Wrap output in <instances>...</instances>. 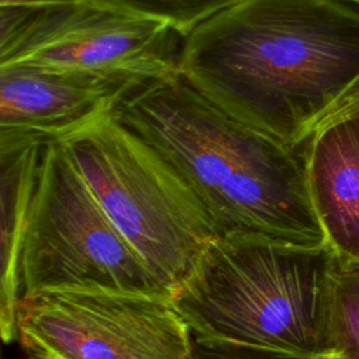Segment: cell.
Wrapping results in <instances>:
<instances>
[{"mask_svg": "<svg viewBox=\"0 0 359 359\" xmlns=\"http://www.w3.org/2000/svg\"><path fill=\"white\" fill-rule=\"evenodd\" d=\"M345 1H348V3H351V4H355L356 7H359V0H345Z\"/></svg>", "mask_w": 359, "mask_h": 359, "instance_id": "obj_17", "label": "cell"}, {"mask_svg": "<svg viewBox=\"0 0 359 359\" xmlns=\"http://www.w3.org/2000/svg\"><path fill=\"white\" fill-rule=\"evenodd\" d=\"M170 297L109 219L57 139L42 149L18 257V300L45 290Z\"/></svg>", "mask_w": 359, "mask_h": 359, "instance_id": "obj_5", "label": "cell"}, {"mask_svg": "<svg viewBox=\"0 0 359 359\" xmlns=\"http://www.w3.org/2000/svg\"><path fill=\"white\" fill-rule=\"evenodd\" d=\"M132 87L24 67L0 69V132L57 139L111 112Z\"/></svg>", "mask_w": 359, "mask_h": 359, "instance_id": "obj_8", "label": "cell"}, {"mask_svg": "<svg viewBox=\"0 0 359 359\" xmlns=\"http://www.w3.org/2000/svg\"><path fill=\"white\" fill-rule=\"evenodd\" d=\"M332 261L330 248L217 236L170 300L196 337L317 359Z\"/></svg>", "mask_w": 359, "mask_h": 359, "instance_id": "obj_3", "label": "cell"}, {"mask_svg": "<svg viewBox=\"0 0 359 359\" xmlns=\"http://www.w3.org/2000/svg\"><path fill=\"white\" fill-rule=\"evenodd\" d=\"M83 0H0V8H43L73 4Z\"/></svg>", "mask_w": 359, "mask_h": 359, "instance_id": "obj_14", "label": "cell"}, {"mask_svg": "<svg viewBox=\"0 0 359 359\" xmlns=\"http://www.w3.org/2000/svg\"><path fill=\"white\" fill-rule=\"evenodd\" d=\"M22 359H45V358H41V356H35V355H25Z\"/></svg>", "mask_w": 359, "mask_h": 359, "instance_id": "obj_16", "label": "cell"}, {"mask_svg": "<svg viewBox=\"0 0 359 359\" xmlns=\"http://www.w3.org/2000/svg\"><path fill=\"white\" fill-rule=\"evenodd\" d=\"M325 351L359 359V262L334 254L325 302Z\"/></svg>", "mask_w": 359, "mask_h": 359, "instance_id": "obj_11", "label": "cell"}, {"mask_svg": "<svg viewBox=\"0 0 359 359\" xmlns=\"http://www.w3.org/2000/svg\"><path fill=\"white\" fill-rule=\"evenodd\" d=\"M57 140L109 219L172 292L217 237L187 181L111 112Z\"/></svg>", "mask_w": 359, "mask_h": 359, "instance_id": "obj_4", "label": "cell"}, {"mask_svg": "<svg viewBox=\"0 0 359 359\" xmlns=\"http://www.w3.org/2000/svg\"><path fill=\"white\" fill-rule=\"evenodd\" d=\"M311 202L338 258L359 262V97L303 144Z\"/></svg>", "mask_w": 359, "mask_h": 359, "instance_id": "obj_9", "label": "cell"}, {"mask_svg": "<svg viewBox=\"0 0 359 359\" xmlns=\"http://www.w3.org/2000/svg\"><path fill=\"white\" fill-rule=\"evenodd\" d=\"M46 140L28 133L0 132V332L4 344L17 338L20 247Z\"/></svg>", "mask_w": 359, "mask_h": 359, "instance_id": "obj_10", "label": "cell"}, {"mask_svg": "<svg viewBox=\"0 0 359 359\" xmlns=\"http://www.w3.org/2000/svg\"><path fill=\"white\" fill-rule=\"evenodd\" d=\"M111 115L187 181L216 236L328 248L310 196L303 146L236 118L180 72L133 86Z\"/></svg>", "mask_w": 359, "mask_h": 359, "instance_id": "obj_2", "label": "cell"}, {"mask_svg": "<svg viewBox=\"0 0 359 359\" xmlns=\"http://www.w3.org/2000/svg\"><path fill=\"white\" fill-rule=\"evenodd\" d=\"M191 359H313V358H303V356H296V355L278 352L272 349L194 335Z\"/></svg>", "mask_w": 359, "mask_h": 359, "instance_id": "obj_13", "label": "cell"}, {"mask_svg": "<svg viewBox=\"0 0 359 359\" xmlns=\"http://www.w3.org/2000/svg\"><path fill=\"white\" fill-rule=\"evenodd\" d=\"M100 6L164 21L187 36L201 22L236 0H88Z\"/></svg>", "mask_w": 359, "mask_h": 359, "instance_id": "obj_12", "label": "cell"}, {"mask_svg": "<svg viewBox=\"0 0 359 359\" xmlns=\"http://www.w3.org/2000/svg\"><path fill=\"white\" fill-rule=\"evenodd\" d=\"M184 38L164 21L88 0L0 8V69L24 67L136 86L178 73Z\"/></svg>", "mask_w": 359, "mask_h": 359, "instance_id": "obj_6", "label": "cell"}, {"mask_svg": "<svg viewBox=\"0 0 359 359\" xmlns=\"http://www.w3.org/2000/svg\"><path fill=\"white\" fill-rule=\"evenodd\" d=\"M178 72L236 118L303 146L359 97V7L236 0L184 38Z\"/></svg>", "mask_w": 359, "mask_h": 359, "instance_id": "obj_1", "label": "cell"}, {"mask_svg": "<svg viewBox=\"0 0 359 359\" xmlns=\"http://www.w3.org/2000/svg\"><path fill=\"white\" fill-rule=\"evenodd\" d=\"M320 359H341V358H338L337 355H332V353H327V355H323Z\"/></svg>", "mask_w": 359, "mask_h": 359, "instance_id": "obj_15", "label": "cell"}, {"mask_svg": "<svg viewBox=\"0 0 359 359\" xmlns=\"http://www.w3.org/2000/svg\"><path fill=\"white\" fill-rule=\"evenodd\" d=\"M15 335L45 359H191L194 339L170 297L74 289L21 297Z\"/></svg>", "mask_w": 359, "mask_h": 359, "instance_id": "obj_7", "label": "cell"}]
</instances>
